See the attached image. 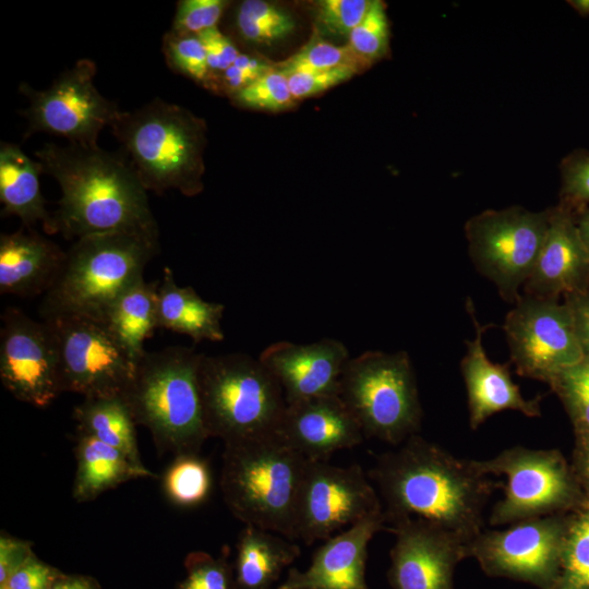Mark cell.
Masks as SVG:
<instances>
[{
	"instance_id": "6da1fadb",
	"label": "cell",
	"mask_w": 589,
	"mask_h": 589,
	"mask_svg": "<svg viewBox=\"0 0 589 589\" xmlns=\"http://www.w3.org/2000/svg\"><path fill=\"white\" fill-rule=\"evenodd\" d=\"M369 477L378 488L386 525L414 518L468 544L483 530V512L501 481L416 434L377 457Z\"/></svg>"
},
{
	"instance_id": "7a4b0ae2",
	"label": "cell",
	"mask_w": 589,
	"mask_h": 589,
	"mask_svg": "<svg viewBox=\"0 0 589 589\" xmlns=\"http://www.w3.org/2000/svg\"><path fill=\"white\" fill-rule=\"evenodd\" d=\"M35 156L61 190L52 233L68 239L115 231L158 237L147 190L125 154L46 143Z\"/></svg>"
},
{
	"instance_id": "3957f363",
	"label": "cell",
	"mask_w": 589,
	"mask_h": 589,
	"mask_svg": "<svg viewBox=\"0 0 589 589\" xmlns=\"http://www.w3.org/2000/svg\"><path fill=\"white\" fill-rule=\"evenodd\" d=\"M202 356L183 346L145 350L121 396L160 453L197 454L209 437L200 389Z\"/></svg>"
},
{
	"instance_id": "277c9868",
	"label": "cell",
	"mask_w": 589,
	"mask_h": 589,
	"mask_svg": "<svg viewBox=\"0 0 589 589\" xmlns=\"http://www.w3.org/2000/svg\"><path fill=\"white\" fill-rule=\"evenodd\" d=\"M308 459L278 435L224 444L220 489L231 514L294 540Z\"/></svg>"
},
{
	"instance_id": "5b68a950",
	"label": "cell",
	"mask_w": 589,
	"mask_h": 589,
	"mask_svg": "<svg viewBox=\"0 0 589 589\" xmlns=\"http://www.w3.org/2000/svg\"><path fill=\"white\" fill-rule=\"evenodd\" d=\"M158 250V237L115 231L76 239L62 271L45 293L43 318L76 315L100 321L112 302L141 278Z\"/></svg>"
},
{
	"instance_id": "8992f818",
	"label": "cell",
	"mask_w": 589,
	"mask_h": 589,
	"mask_svg": "<svg viewBox=\"0 0 589 589\" xmlns=\"http://www.w3.org/2000/svg\"><path fill=\"white\" fill-rule=\"evenodd\" d=\"M110 128L147 191L200 192L203 124L188 110L155 98L133 111L121 110Z\"/></svg>"
},
{
	"instance_id": "52a82bcc",
	"label": "cell",
	"mask_w": 589,
	"mask_h": 589,
	"mask_svg": "<svg viewBox=\"0 0 589 589\" xmlns=\"http://www.w3.org/2000/svg\"><path fill=\"white\" fill-rule=\"evenodd\" d=\"M199 377L209 437L228 444L278 435L287 402L278 381L259 358L203 353Z\"/></svg>"
},
{
	"instance_id": "ba28073f",
	"label": "cell",
	"mask_w": 589,
	"mask_h": 589,
	"mask_svg": "<svg viewBox=\"0 0 589 589\" xmlns=\"http://www.w3.org/2000/svg\"><path fill=\"white\" fill-rule=\"evenodd\" d=\"M338 396L358 421L364 437L400 445L421 429L422 408L406 351H365L350 358Z\"/></svg>"
},
{
	"instance_id": "9c48e42d",
	"label": "cell",
	"mask_w": 589,
	"mask_h": 589,
	"mask_svg": "<svg viewBox=\"0 0 589 589\" xmlns=\"http://www.w3.org/2000/svg\"><path fill=\"white\" fill-rule=\"evenodd\" d=\"M489 476H505L504 496L492 508V526L568 514L585 505L572 465L558 449L515 446L488 460H473Z\"/></svg>"
},
{
	"instance_id": "30bf717a",
	"label": "cell",
	"mask_w": 589,
	"mask_h": 589,
	"mask_svg": "<svg viewBox=\"0 0 589 589\" xmlns=\"http://www.w3.org/2000/svg\"><path fill=\"white\" fill-rule=\"evenodd\" d=\"M549 225V211L521 207L485 211L466 225L469 255L477 271L509 303L519 298L540 253Z\"/></svg>"
},
{
	"instance_id": "8fae6325",
	"label": "cell",
	"mask_w": 589,
	"mask_h": 589,
	"mask_svg": "<svg viewBox=\"0 0 589 589\" xmlns=\"http://www.w3.org/2000/svg\"><path fill=\"white\" fill-rule=\"evenodd\" d=\"M95 75V62L80 59L46 89L37 91L22 82L19 91L28 99L22 111L27 120L24 137L45 132L67 139L69 144L98 146L100 132L121 110L98 92Z\"/></svg>"
},
{
	"instance_id": "7c38bea8",
	"label": "cell",
	"mask_w": 589,
	"mask_h": 589,
	"mask_svg": "<svg viewBox=\"0 0 589 589\" xmlns=\"http://www.w3.org/2000/svg\"><path fill=\"white\" fill-rule=\"evenodd\" d=\"M43 320L56 344L63 393L84 398L123 395L136 362L100 321L76 315Z\"/></svg>"
},
{
	"instance_id": "4fadbf2b",
	"label": "cell",
	"mask_w": 589,
	"mask_h": 589,
	"mask_svg": "<svg viewBox=\"0 0 589 589\" xmlns=\"http://www.w3.org/2000/svg\"><path fill=\"white\" fill-rule=\"evenodd\" d=\"M572 513L520 520L503 530H482L467 546L483 572L555 589Z\"/></svg>"
},
{
	"instance_id": "5bb4252c",
	"label": "cell",
	"mask_w": 589,
	"mask_h": 589,
	"mask_svg": "<svg viewBox=\"0 0 589 589\" xmlns=\"http://www.w3.org/2000/svg\"><path fill=\"white\" fill-rule=\"evenodd\" d=\"M503 329L517 374L548 385L584 359L568 306L558 299L520 296Z\"/></svg>"
},
{
	"instance_id": "9a60e30c",
	"label": "cell",
	"mask_w": 589,
	"mask_h": 589,
	"mask_svg": "<svg viewBox=\"0 0 589 589\" xmlns=\"http://www.w3.org/2000/svg\"><path fill=\"white\" fill-rule=\"evenodd\" d=\"M383 510L382 502L363 469L310 460L301 484L294 540L312 544L346 526Z\"/></svg>"
},
{
	"instance_id": "2e32d148",
	"label": "cell",
	"mask_w": 589,
	"mask_h": 589,
	"mask_svg": "<svg viewBox=\"0 0 589 589\" xmlns=\"http://www.w3.org/2000/svg\"><path fill=\"white\" fill-rule=\"evenodd\" d=\"M0 378L17 400L48 407L63 393L59 358L52 334L15 306L1 314Z\"/></svg>"
},
{
	"instance_id": "e0dca14e",
	"label": "cell",
	"mask_w": 589,
	"mask_h": 589,
	"mask_svg": "<svg viewBox=\"0 0 589 589\" xmlns=\"http://www.w3.org/2000/svg\"><path fill=\"white\" fill-rule=\"evenodd\" d=\"M385 530L396 537L387 573L393 589H454V569L468 557V543L462 538L414 518L394 522Z\"/></svg>"
},
{
	"instance_id": "ac0fdd59",
	"label": "cell",
	"mask_w": 589,
	"mask_h": 589,
	"mask_svg": "<svg viewBox=\"0 0 589 589\" xmlns=\"http://www.w3.org/2000/svg\"><path fill=\"white\" fill-rule=\"evenodd\" d=\"M349 359L347 346L335 338L311 344L277 341L259 357L281 386L287 405L338 396L340 377Z\"/></svg>"
},
{
	"instance_id": "d6986e66",
	"label": "cell",
	"mask_w": 589,
	"mask_h": 589,
	"mask_svg": "<svg viewBox=\"0 0 589 589\" xmlns=\"http://www.w3.org/2000/svg\"><path fill=\"white\" fill-rule=\"evenodd\" d=\"M589 290V255L579 235L576 213L563 203L549 209L546 233L525 284V294L558 299Z\"/></svg>"
},
{
	"instance_id": "ffe728a7",
	"label": "cell",
	"mask_w": 589,
	"mask_h": 589,
	"mask_svg": "<svg viewBox=\"0 0 589 589\" xmlns=\"http://www.w3.org/2000/svg\"><path fill=\"white\" fill-rule=\"evenodd\" d=\"M381 530H385L383 510L324 540L309 568L304 572L289 568L286 580L277 589H369L365 581L368 545Z\"/></svg>"
},
{
	"instance_id": "44dd1931",
	"label": "cell",
	"mask_w": 589,
	"mask_h": 589,
	"mask_svg": "<svg viewBox=\"0 0 589 589\" xmlns=\"http://www.w3.org/2000/svg\"><path fill=\"white\" fill-rule=\"evenodd\" d=\"M278 436L310 460L327 461L352 448L364 434L339 396L314 397L287 405Z\"/></svg>"
},
{
	"instance_id": "7402d4cb",
	"label": "cell",
	"mask_w": 589,
	"mask_h": 589,
	"mask_svg": "<svg viewBox=\"0 0 589 589\" xmlns=\"http://www.w3.org/2000/svg\"><path fill=\"white\" fill-rule=\"evenodd\" d=\"M466 306L476 327V337L466 341L467 351L460 361L470 428L478 429L491 416L504 410L519 411L529 418L540 417L542 396L526 399L512 380L509 365L488 358L482 336L490 325L482 326L478 322L471 299L467 300Z\"/></svg>"
},
{
	"instance_id": "603a6c76",
	"label": "cell",
	"mask_w": 589,
	"mask_h": 589,
	"mask_svg": "<svg viewBox=\"0 0 589 589\" xmlns=\"http://www.w3.org/2000/svg\"><path fill=\"white\" fill-rule=\"evenodd\" d=\"M67 252L32 228L0 236V293H46L59 277Z\"/></svg>"
},
{
	"instance_id": "cb8c5ba5",
	"label": "cell",
	"mask_w": 589,
	"mask_h": 589,
	"mask_svg": "<svg viewBox=\"0 0 589 589\" xmlns=\"http://www.w3.org/2000/svg\"><path fill=\"white\" fill-rule=\"evenodd\" d=\"M224 312V304L202 299L190 286H178L172 269L164 268L157 290L158 328L187 335L194 342L221 341Z\"/></svg>"
},
{
	"instance_id": "d4e9b609",
	"label": "cell",
	"mask_w": 589,
	"mask_h": 589,
	"mask_svg": "<svg viewBox=\"0 0 589 589\" xmlns=\"http://www.w3.org/2000/svg\"><path fill=\"white\" fill-rule=\"evenodd\" d=\"M44 167L31 159L19 145H0V201L2 216H16L23 227L32 228L41 221L47 233H52V214L46 209L39 176Z\"/></svg>"
},
{
	"instance_id": "484cf974",
	"label": "cell",
	"mask_w": 589,
	"mask_h": 589,
	"mask_svg": "<svg viewBox=\"0 0 589 589\" xmlns=\"http://www.w3.org/2000/svg\"><path fill=\"white\" fill-rule=\"evenodd\" d=\"M236 549L238 589H271L284 568L300 555V546L292 540L252 525H244Z\"/></svg>"
},
{
	"instance_id": "4316f807",
	"label": "cell",
	"mask_w": 589,
	"mask_h": 589,
	"mask_svg": "<svg viewBox=\"0 0 589 589\" xmlns=\"http://www.w3.org/2000/svg\"><path fill=\"white\" fill-rule=\"evenodd\" d=\"M75 458L72 496L76 502L92 501L132 479L156 478L149 469L134 466L120 450L81 433H77Z\"/></svg>"
},
{
	"instance_id": "83f0119b",
	"label": "cell",
	"mask_w": 589,
	"mask_h": 589,
	"mask_svg": "<svg viewBox=\"0 0 589 589\" xmlns=\"http://www.w3.org/2000/svg\"><path fill=\"white\" fill-rule=\"evenodd\" d=\"M157 290L158 281L141 278L123 291L100 318L135 362L145 352L144 341L158 328Z\"/></svg>"
},
{
	"instance_id": "f1b7e54d",
	"label": "cell",
	"mask_w": 589,
	"mask_h": 589,
	"mask_svg": "<svg viewBox=\"0 0 589 589\" xmlns=\"http://www.w3.org/2000/svg\"><path fill=\"white\" fill-rule=\"evenodd\" d=\"M77 433L120 450L134 466L143 465L136 441L135 421L121 396L84 398L73 411Z\"/></svg>"
},
{
	"instance_id": "f546056e",
	"label": "cell",
	"mask_w": 589,
	"mask_h": 589,
	"mask_svg": "<svg viewBox=\"0 0 589 589\" xmlns=\"http://www.w3.org/2000/svg\"><path fill=\"white\" fill-rule=\"evenodd\" d=\"M168 501L181 508H193L207 501L212 491L208 462L197 454L175 456L163 477Z\"/></svg>"
},
{
	"instance_id": "4dcf8cb0",
	"label": "cell",
	"mask_w": 589,
	"mask_h": 589,
	"mask_svg": "<svg viewBox=\"0 0 589 589\" xmlns=\"http://www.w3.org/2000/svg\"><path fill=\"white\" fill-rule=\"evenodd\" d=\"M235 25L243 40L271 45L290 35L296 21L291 14L267 1L244 0L236 10Z\"/></svg>"
},
{
	"instance_id": "1f68e13d",
	"label": "cell",
	"mask_w": 589,
	"mask_h": 589,
	"mask_svg": "<svg viewBox=\"0 0 589 589\" xmlns=\"http://www.w3.org/2000/svg\"><path fill=\"white\" fill-rule=\"evenodd\" d=\"M555 589H589V506L570 515Z\"/></svg>"
},
{
	"instance_id": "d6a6232c",
	"label": "cell",
	"mask_w": 589,
	"mask_h": 589,
	"mask_svg": "<svg viewBox=\"0 0 589 589\" xmlns=\"http://www.w3.org/2000/svg\"><path fill=\"white\" fill-rule=\"evenodd\" d=\"M369 67L348 46H336L321 38H312L308 45L280 62L276 69L283 71H325L336 68H352L360 72Z\"/></svg>"
},
{
	"instance_id": "836d02e7",
	"label": "cell",
	"mask_w": 589,
	"mask_h": 589,
	"mask_svg": "<svg viewBox=\"0 0 589 589\" xmlns=\"http://www.w3.org/2000/svg\"><path fill=\"white\" fill-rule=\"evenodd\" d=\"M228 557L227 545L216 557L204 551L190 552L184 560L185 577L176 589H238Z\"/></svg>"
},
{
	"instance_id": "e575fe53",
	"label": "cell",
	"mask_w": 589,
	"mask_h": 589,
	"mask_svg": "<svg viewBox=\"0 0 589 589\" xmlns=\"http://www.w3.org/2000/svg\"><path fill=\"white\" fill-rule=\"evenodd\" d=\"M161 51L170 70L206 86L209 70L205 47L199 36L169 29L163 36Z\"/></svg>"
},
{
	"instance_id": "d590c367",
	"label": "cell",
	"mask_w": 589,
	"mask_h": 589,
	"mask_svg": "<svg viewBox=\"0 0 589 589\" xmlns=\"http://www.w3.org/2000/svg\"><path fill=\"white\" fill-rule=\"evenodd\" d=\"M549 386L562 401L573 426L589 429V357L562 371Z\"/></svg>"
},
{
	"instance_id": "8d00e7d4",
	"label": "cell",
	"mask_w": 589,
	"mask_h": 589,
	"mask_svg": "<svg viewBox=\"0 0 589 589\" xmlns=\"http://www.w3.org/2000/svg\"><path fill=\"white\" fill-rule=\"evenodd\" d=\"M348 38L347 45L368 65L386 55L389 44V25L382 1H371L366 14Z\"/></svg>"
},
{
	"instance_id": "74e56055",
	"label": "cell",
	"mask_w": 589,
	"mask_h": 589,
	"mask_svg": "<svg viewBox=\"0 0 589 589\" xmlns=\"http://www.w3.org/2000/svg\"><path fill=\"white\" fill-rule=\"evenodd\" d=\"M232 97L238 105L262 110H284L293 106L287 75L273 68L252 84L236 93Z\"/></svg>"
},
{
	"instance_id": "f35d334b",
	"label": "cell",
	"mask_w": 589,
	"mask_h": 589,
	"mask_svg": "<svg viewBox=\"0 0 589 589\" xmlns=\"http://www.w3.org/2000/svg\"><path fill=\"white\" fill-rule=\"evenodd\" d=\"M229 3L226 0L178 1L170 29L199 36L206 31L216 28Z\"/></svg>"
},
{
	"instance_id": "ab89813d",
	"label": "cell",
	"mask_w": 589,
	"mask_h": 589,
	"mask_svg": "<svg viewBox=\"0 0 589 589\" xmlns=\"http://www.w3.org/2000/svg\"><path fill=\"white\" fill-rule=\"evenodd\" d=\"M370 4V0H323L317 3L316 22L327 33L349 37Z\"/></svg>"
},
{
	"instance_id": "60d3db41",
	"label": "cell",
	"mask_w": 589,
	"mask_h": 589,
	"mask_svg": "<svg viewBox=\"0 0 589 589\" xmlns=\"http://www.w3.org/2000/svg\"><path fill=\"white\" fill-rule=\"evenodd\" d=\"M283 71V70H281ZM293 98L302 99L338 85L358 73L352 68L325 71H284Z\"/></svg>"
},
{
	"instance_id": "b9f144b4",
	"label": "cell",
	"mask_w": 589,
	"mask_h": 589,
	"mask_svg": "<svg viewBox=\"0 0 589 589\" xmlns=\"http://www.w3.org/2000/svg\"><path fill=\"white\" fill-rule=\"evenodd\" d=\"M272 69V67L257 58L240 52L236 61L226 71L209 81L207 87L233 96Z\"/></svg>"
},
{
	"instance_id": "7bdbcfd3",
	"label": "cell",
	"mask_w": 589,
	"mask_h": 589,
	"mask_svg": "<svg viewBox=\"0 0 589 589\" xmlns=\"http://www.w3.org/2000/svg\"><path fill=\"white\" fill-rule=\"evenodd\" d=\"M562 195V203L573 211L589 205V155L578 154L565 163Z\"/></svg>"
},
{
	"instance_id": "ee69618b",
	"label": "cell",
	"mask_w": 589,
	"mask_h": 589,
	"mask_svg": "<svg viewBox=\"0 0 589 589\" xmlns=\"http://www.w3.org/2000/svg\"><path fill=\"white\" fill-rule=\"evenodd\" d=\"M207 57L209 77L206 83L226 71L238 58L240 51L233 41L219 31L212 28L199 35Z\"/></svg>"
},
{
	"instance_id": "f6af8a7d",
	"label": "cell",
	"mask_w": 589,
	"mask_h": 589,
	"mask_svg": "<svg viewBox=\"0 0 589 589\" xmlns=\"http://www.w3.org/2000/svg\"><path fill=\"white\" fill-rule=\"evenodd\" d=\"M60 574L34 554L0 585V589H48Z\"/></svg>"
},
{
	"instance_id": "bcb514c9",
	"label": "cell",
	"mask_w": 589,
	"mask_h": 589,
	"mask_svg": "<svg viewBox=\"0 0 589 589\" xmlns=\"http://www.w3.org/2000/svg\"><path fill=\"white\" fill-rule=\"evenodd\" d=\"M33 555L29 541L2 532L0 536V585L4 584Z\"/></svg>"
},
{
	"instance_id": "7dc6e473",
	"label": "cell",
	"mask_w": 589,
	"mask_h": 589,
	"mask_svg": "<svg viewBox=\"0 0 589 589\" xmlns=\"http://www.w3.org/2000/svg\"><path fill=\"white\" fill-rule=\"evenodd\" d=\"M575 444L572 468L581 490L585 504L589 506V429L575 425Z\"/></svg>"
},
{
	"instance_id": "c3c4849f",
	"label": "cell",
	"mask_w": 589,
	"mask_h": 589,
	"mask_svg": "<svg viewBox=\"0 0 589 589\" xmlns=\"http://www.w3.org/2000/svg\"><path fill=\"white\" fill-rule=\"evenodd\" d=\"M584 353L589 357V290L564 296Z\"/></svg>"
},
{
	"instance_id": "681fc988",
	"label": "cell",
	"mask_w": 589,
	"mask_h": 589,
	"mask_svg": "<svg viewBox=\"0 0 589 589\" xmlns=\"http://www.w3.org/2000/svg\"><path fill=\"white\" fill-rule=\"evenodd\" d=\"M48 589H98V586L89 577L61 573Z\"/></svg>"
},
{
	"instance_id": "f907efd6",
	"label": "cell",
	"mask_w": 589,
	"mask_h": 589,
	"mask_svg": "<svg viewBox=\"0 0 589 589\" xmlns=\"http://www.w3.org/2000/svg\"><path fill=\"white\" fill-rule=\"evenodd\" d=\"M576 224L589 255V207L580 209V213L576 216Z\"/></svg>"
},
{
	"instance_id": "816d5d0a",
	"label": "cell",
	"mask_w": 589,
	"mask_h": 589,
	"mask_svg": "<svg viewBox=\"0 0 589 589\" xmlns=\"http://www.w3.org/2000/svg\"><path fill=\"white\" fill-rule=\"evenodd\" d=\"M573 5L580 12L588 14L589 13V0H577L572 1Z\"/></svg>"
}]
</instances>
